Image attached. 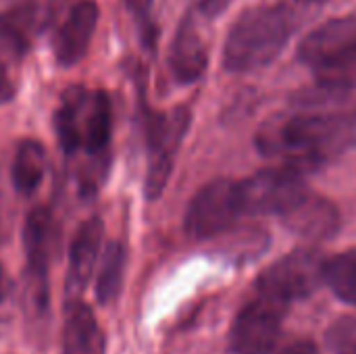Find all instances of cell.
I'll use <instances>...</instances> for the list:
<instances>
[{"mask_svg":"<svg viewBox=\"0 0 356 354\" xmlns=\"http://www.w3.org/2000/svg\"><path fill=\"white\" fill-rule=\"evenodd\" d=\"M63 351L65 354L106 353L104 334H102L92 309L81 300H69L65 307Z\"/></svg>","mask_w":356,"mask_h":354,"instance_id":"cell-12","label":"cell"},{"mask_svg":"<svg viewBox=\"0 0 356 354\" xmlns=\"http://www.w3.org/2000/svg\"><path fill=\"white\" fill-rule=\"evenodd\" d=\"M25 25L21 13L0 15V48L13 56H23L29 50V33Z\"/></svg>","mask_w":356,"mask_h":354,"instance_id":"cell-22","label":"cell"},{"mask_svg":"<svg viewBox=\"0 0 356 354\" xmlns=\"http://www.w3.org/2000/svg\"><path fill=\"white\" fill-rule=\"evenodd\" d=\"M17 94V83L8 71V67L0 61V104L10 102Z\"/></svg>","mask_w":356,"mask_h":354,"instance_id":"cell-26","label":"cell"},{"mask_svg":"<svg viewBox=\"0 0 356 354\" xmlns=\"http://www.w3.org/2000/svg\"><path fill=\"white\" fill-rule=\"evenodd\" d=\"M298 2H302V4H321L325 0H298Z\"/></svg>","mask_w":356,"mask_h":354,"instance_id":"cell-30","label":"cell"},{"mask_svg":"<svg viewBox=\"0 0 356 354\" xmlns=\"http://www.w3.org/2000/svg\"><path fill=\"white\" fill-rule=\"evenodd\" d=\"M294 29V10L284 2L246 8L234 21L225 40V71L250 73L271 65L286 48Z\"/></svg>","mask_w":356,"mask_h":354,"instance_id":"cell-2","label":"cell"},{"mask_svg":"<svg viewBox=\"0 0 356 354\" xmlns=\"http://www.w3.org/2000/svg\"><path fill=\"white\" fill-rule=\"evenodd\" d=\"M81 148L90 154L102 152L113 134V106L104 90H94L88 94L77 117Z\"/></svg>","mask_w":356,"mask_h":354,"instance_id":"cell-13","label":"cell"},{"mask_svg":"<svg viewBox=\"0 0 356 354\" xmlns=\"http://www.w3.org/2000/svg\"><path fill=\"white\" fill-rule=\"evenodd\" d=\"M167 63H169L171 77L181 86L198 81L209 67V48L204 44V38L200 33V27L192 10H188L181 17L175 29V35L169 46Z\"/></svg>","mask_w":356,"mask_h":354,"instance_id":"cell-8","label":"cell"},{"mask_svg":"<svg viewBox=\"0 0 356 354\" xmlns=\"http://www.w3.org/2000/svg\"><path fill=\"white\" fill-rule=\"evenodd\" d=\"M190 111L177 106L171 113H146V138L150 154L173 156L190 127Z\"/></svg>","mask_w":356,"mask_h":354,"instance_id":"cell-16","label":"cell"},{"mask_svg":"<svg viewBox=\"0 0 356 354\" xmlns=\"http://www.w3.org/2000/svg\"><path fill=\"white\" fill-rule=\"evenodd\" d=\"M282 223L307 242H323L336 236L342 221L334 202L309 192L282 217Z\"/></svg>","mask_w":356,"mask_h":354,"instance_id":"cell-11","label":"cell"},{"mask_svg":"<svg viewBox=\"0 0 356 354\" xmlns=\"http://www.w3.org/2000/svg\"><path fill=\"white\" fill-rule=\"evenodd\" d=\"M8 290H10L8 277H6V273H4V269H2V263H0V307H2V303L6 300V296H8Z\"/></svg>","mask_w":356,"mask_h":354,"instance_id":"cell-29","label":"cell"},{"mask_svg":"<svg viewBox=\"0 0 356 354\" xmlns=\"http://www.w3.org/2000/svg\"><path fill=\"white\" fill-rule=\"evenodd\" d=\"M325 286L342 303L356 307V248L325 263Z\"/></svg>","mask_w":356,"mask_h":354,"instance_id":"cell-20","label":"cell"},{"mask_svg":"<svg viewBox=\"0 0 356 354\" xmlns=\"http://www.w3.org/2000/svg\"><path fill=\"white\" fill-rule=\"evenodd\" d=\"M325 263L317 250L290 252L259 275L257 294L290 307L325 284Z\"/></svg>","mask_w":356,"mask_h":354,"instance_id":"cell-3","label":"cell"},{"mask_svg":"<svg viewBox=\"0 0 356 354\" xmlns=\"http://www.w3.org/2000/svg\"><path fill=\"white\" fill-rule=\"evenodd\" d=\"M102 236H104V225L98 217H92L77 227L73 242L69 246V265L65 277L67 303L79 300V296L88 288L94 269L98 265Z\"/></svg>","mask_w":356,"mask_h":354,"instance_id":"cell-9","label":"cell"},{"mask_svg":"<svg viewBox=\"0 0 356 354\" xmlns=\"http://www.w3.org/2000/svg\"><path fill=\"white\" fill-rule=\"evenodd\" d=\"M192 2H194V6H196L204 17L213 19V17H217L221 10H225V8L229 6L232 0H192Z\"/></svg>","mask_w":356,"mask_h":354,"instance_id":"cell-27","label":"cell"},{"mask_svg":"<svg viewBox=\"0 0 356 354\" xmlns=\"http://www.w3.org/2000/svg\"><path fill=\"white\" fill-rule=\"evenodd\" d=\"M313 73L319 86L356 88V46L315 67Z\"/></svg>","mask_w":356,"mask_h":354,"instance_id":"cell-21","label":"cell"},{"mask_svg":"<svg viewBox=\"0 0 356 354\" xmlns=\"http://www.w3.org/2000/svg\"><path fill=\"white\" fill-rule=\"evenodd\" d=\"M288 307L271 298L259 296L244 305L232 332L229 348L234 354H271L282 336L284 315Z\"/></svg>","mask_w":356,"mask_h":354,"instance_id":"cell-6","label":"cell"},{"mask_svg":"<svg viewBox=\"0 0 356 354\" xmlns=\"http://www.w3.org/2000/svg\"><path fill=\"white\" fill-rule=\"evenodd\" d=\"M125 263H127L125 246L121 242H108L98 263V277L94 290L96 300L100 305H108L119 296L125 275Z\"/></svg>","mask_w":356,"mask_h":354,"instance_id":"cell-19","label":"cell"},{"mask_svg":"<svg viewBox=\"0 0 356 354\" xmlns=\"http://www.w3.org/2000/svg\"><path fill=\"white\" fill-rule=\"evenodd\" d=\"M242 215L238 182L215 179L202 186L190 200L184 227L192 240H211L232 230Z\"/></svg>","mask_w":356,"mask_h":354,"instance_id":"cell-5","label":"cell"},{"mask_svg":"<svg viewBox=\"0 0 356 354\" xmlns=\"http://www.w3.org/2000/svg\"><path fill=\"white\" fill-rule=\"evenodd\" d=\"M152 2H154V0H125L127 10L131 13L134 21H136V25H138L142 44H144V48H148L150 52H154L156 40H159V27H156V23H154V19H152Z\"/></svg>","mask_w":356,"mask_h":354,"instance_id":"cell-23","label":"cell"},{"mask_svg":"<svg viewBox=\"0 0 356 354\" xmlns=\"http://www.w3.org/2000/svg\"><path fill=\"white\" fill-rule=\"evenodd\" d=\"M98 19L100 8L94 0H79L71 6L52 38V52L60 67H73L88 54Z\"/></svg>","mask_w":356,"mask_h":354,"instance_id":"cell-7","label":"cell"},{"mask_svg":"<svg viewBox=\"0 0 356 354\" xmlns=\"http://www.w3.org/2000/svg\"><path fill=\"white\" fill-rule=\"evenodd\" d=\"M353 46H356V15L336 17L305 35L298 46V58L315 69Z\"/></svg>","mask_w":356,"mask_h":354,"instance_id":"cell-10","label":"cell"},{"mask_svg":"<svg viewBox=\"0 0 356 354\" xmlns=\"http://www.w3.org/2000/svg\"><path fill=\"white\" fill-rule=\"evenodd\" d=\"M327 344L336 354H356V319H340L327 332Z\"/></svg>","mask_w":356,"mask_h":354,"instance_id":"cell-25","label":"cell"},{"mask_svg":"<svg viewBox=\"0 0 356 354\" xmlns=\"http://www.w3.org/2000/svg\"><path fill=\"white\" fill-rule=\"evenodd\" d=\"M171 169H173V156H167V154H150V163H148V173H146V186H144V192H146V198L148 200H156L169 177H171Z\"/></svg>","mask_w":356,"mask_h":354,"instance_id":"cell-24","label":"cell"},{"mask_svg":"<svg viewBox=\"0 0 356 354\" xmlns=\"http://www.w3.org/2000/svg\"><path fill=\"white\" fill-rule=\"evenodd\" d=\"M46 148L38 140H21L15 150L13 167H10V179L13 186L19 194L29 196L31 192L38 190V186L44 179L46 173Z\"/></svg>","mask_w":356,"mask_h":354,"instance_id":"cell-17","label":"cell"},{"mask_svg":"<svg viewBox=\"0 0 356 354\" xmlns=\"http://www.w3.org/2000/svg\"><path fill=\"white\" fill-rule=\"evenodd\" d=\"M238 194L244 215L284 217L309 194V188L305 175L286 167H271L238 182Z\"/></svg>","mask_w":356,"mask_h":354,"instance_id":"cell-4","label":"cell"},{"mask_svg":"<svg viewBox=\"0 0 356 354\" xmlns=\"http://www.w3.org/2000/svg\"><path fill=\"white\" fill-rule=\"evenodd\" d=\"M277 354H319V351H317V346L311 340H298V342L286 346L282 353Z\"/></svg>","mask_w":356,"mask_h":354,"instance_id":"cell-28","label":"cell"},{"mask_svg":"<svg viewBox=\"0 0 356 354\" xmlns=\"http://www.w3.org/2000/svg\"><path fill=\"white\" fill-rule=\"evenodd\" d=\"M88 90L79 83L69 86L63 96H60V104L54 113V131L58 138L60 148L67 154H73L81 148V140H79V125H77V117H79V108L88 98Z\"/></svg>","mask_w":356,"mask_h":354,"instance_id":"cell-18","label":"cell"},{"mask_svg":"<svg viewBox=\"0 0 356 354\" xmlns=\"http://www.w3.org/2000/svg\"><path fill=\"white\" fill-rule=\"evenodd\" d=\"M292 106L302 113H319L356 123V88L319 86L298 90L292 96Z\"/></svg>","mask_w":356,"mask_h":354,"instance_id":"cell-15","label":"cell"},{"mask_svg":"<svg viewBox=\"0 0 356 354\" xmlns=\"http://www.w3.org/2000/svg\"><path fill=\"white\" fill-rule=\"evenodd\" d=\"M54 240V221L48 209L38 207L27 213L23 225V248L27 257L25 275L48 277V261Z\"/></svg>","mask_w":356,"mask_h":354,"instance_id":"cell-14","label":"cell"},{"mask_svg":"<svg viewBox=\"0 0 356 354\" xmlns=\"http://www.w3.org/2000/svg\"><path fill=\"white\" fill-rule=\"evenodd\" d=\"M356 142L355 123L319 113H280L257 131L254 144L267 159L300 175L325 167Z\"/></svg>","mask_w":356,"mask_h":354,"instance_id":"cell-1","label":"cell"}]
</instances>
